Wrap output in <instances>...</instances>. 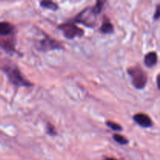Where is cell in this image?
<instances>
[{"mask_svg": "<svg viewBox=\"0 0 160 160\" xmlns=\"http://www.w3.org/2000/svg\"><path fill=\"white\" fill-rule=\"evenodd\" d=\"M128 74L131 78L133 85L137 89H143L148 82L146 73L138 67H130L128 70Z\"/></svg>", "mask_w": 160, "mask_h": 160, "instance_id": "1", "label": "cell"}, {"mask_svg": "<svg viewBox=\"0 0 160 160\" xmlns=\"http://www.w3.org/2000/svg\"><path fill=\"white\" fill-rule=\"evenodd\" d=\"M5 73L7 75L9 81L12 84L16 86H24V87H31L32 84L29 82L28 80L25 79L19 69L17 67H12V66H8L4 69Z\"/></svg>", "mask_w": 160, "mask_h": 160, "instance_id": "2", "label": "cell"}, {"mask_svg": "<svg viewBox=\"0 0 160 160\" xmlns=\"http://www.w3.org/2000/svg\"><path fill=\"white\" fill-rule=\"evenodd\" d=\"M59 29L63 34L64 37L68 39H73L76 37H81L84 35V31L73 23H62L59 25Z\"/></svg>", "mask_w": 160, "mask_h": 160, "instance_id": "3", "label": "cell"}, {"mask_svg": "<svg viewBox=\"0 0 160 160\" xmlns=\"http://www.w3.org/2000/svg\"><path fill=\"white\" fill-rule=\"evenodd\" d=\"M96 16L97 15L94 12L92 8H87L77 16V17L75 18V21L80 23H83L88 27H94L95 23Z\"/></svg>", "mask_w": 160, "mask_h": 160, "instance_id": "4", "label": "cell"}, {"mask_svg": "<svg viewBox=\"0 0 160 160\" xmlns=\"http://www.w3.org/2000/svg\"><path fill=\"white\" fill-rule=\"evenodd\" d=\"M37 48L41 51H49V50L62 48V45L59 42H56L54 39H52L48 36H45L43 39L39 41L37 44Z\"/></svg>", "mask_w": 160, "mask_h": 160, "instance_id": "5", "label": "cell"}, {"mask_svg": "<svg viewBox=\"0 0 160 160\" xmlns=\"http://www.w3.org/2000/svg\"><path fill=\"white\" fill-rule=\"evenodd\" d=\"M134 120L142 128H148L152 126V121L148 115L145 113H137L134 116Z\"/></svg>", "mask_w": 160, "mask_h": 160, "instance_id": "6", "label": "cell"}, {"mask_svg": "<svg viewBox=\"0 0 160 160\" xmlns=\"http://www.w3.org/2000/svg\"><path fill=\"white\" fill-rule=\"evenodd\" d=\"M0 47L4 48L9 52L15 51V38L9 37V38H0Z\"/></svg>", "mask_w": 160, "mask_h": 160, "instance_id": "7", "label": "cell"}, {"mask_svg": "<svg viewBox=\"0 0 160 160\" xmlns=\"http://www.w3.org/2000/svg\"><path fill=\"white\" fill-rule=\"evenodd\" d=\"M15 28L11 23L8 22H1L0 23V37H6L12 35L14 32Z\"/></svg>", "mask_w": 160, "mask_h": 160, "instance_id": "8", "label": "cell"}, {"mask_svg": "<svg viewBox=\"0 0 160 160\" xmlns=\"http://www.w3.org/2000/svg\"><path fill=\"white\" fill-rule=\"evenodd\" d=\"M158 57L156 52H150L145 57V65L148 68L154 67L157 63Z\"/></svg>", "mask_w": 160, "mask_h": 160, "instance_id": "9", "label": "cell"}, {"mask_svg": "<svg viewBox=\"0 0 160 160\" xmlns=\"http://www.w3.org/2000/svg\"><path fill=\"white\" fill-rule=\"evenodd\" d=\"M113 26H112V24L109 20L103 22L101 28H100V31L103 34H112L113 32Z\"/></svg>", "mask_w": 160, "mask_h": 160, "instance_id": "10", "label": "cell"}, {"mask_svg": "<svg viewBox=\"0 0 160 160\" xmlns=\"http://www.w3.org/2000/svg\"><path fill=\"white\" fill-rule=\"evenodd\" d=\"M41 6L44 8H47L48 9H52V10H57L59 9V6L56 3L53 2L51 0H42L41 2Z\"/></svg>", "mask_w": 160, "mask_h": 160, "instance_id": "11", "label": "cell"}, {"mask_svg": "<svg viewBox=\"0 0 160 160\" xmlns=\"http://www.w3.org/2000/svg\"><path fill=\"white\" fill-rule=\"evenodd\" d=\"M104 3H105V0H96V4L95 6L92 8L93 9L94 12H95L96 15H98V13H100L102 9L103 6H104Z\"/></svg>", "mask_w": 160, "mask_h": 160, "instance_id": "12", "label": "cell"}, {"mask_svg": "<svg viewBox=\"0 0 160 160\" xmlns=\"http://www.w3.org/2000/svg\"><path fill=\"white\" fill-rule=\"evenodd\" d=\"M113 139L117 142V143L120 144V145H128L129 141L128 139H127L126 138L123 137V136L120 135V134H114L113 135Z\"/></svg>", "mask_w": 160, "mask_h": 160, "instance_id": "13", "label": "cell"}, {"mask_svg": "<svg viewBox=\"0 0 160 160\" xmlns=\"http://www.w3.org/2000/svg\"><path fill=\"white\" fill-rule=\"evenodd\" d=\"M106 125H107L109 128H110L112 131H122V127L120 125H119L118 123H113L112 121H108L106 123Z\"/></svg>", "mask_w": 160, "mask_h": 160, "instance_id": "14", "label": "cell"}, {"mask_svg": "<svg viewBox=\"0 0 160 160\" xmlns=\"http://www.w3.org/2000/svg\"><path fill=\"white\" fill-rule=\"evenodd\" d=\"M47 133L51 136L56 135V131L55 127L51 123H47Z\"/></svg>", "mask_w": 160, "mask_h": 160, "instance_id": "15", "label": "cell"}, {"mask_svg": "<svg viewBox=\"0 0 160 160\" xmlns=\"http://www.w3.org/2000/svg\"><path fill=\"white\" fill-rule=\"evenodd\" d=\"M159 17V6H158L157 8H156V13L154 15V19L155 20H158Z\"/></svg>", "mask_w": 160, "mask_h": 160, "instance_id": "16", "label": "cell"}, {"mask_svg": "<svg viewBox=\"0 0 160 160\" xmlns=\"http://www.w3.org/2000/svg\"><path fill=\"white\" fill-rule=\"evenodd\" d=\"M106 160H116V159H112V158H108V159H106Z\"/></svg>", "mask_w": 160, "mask_h": 160, "instance_id": "17", "label": "cell"}]
</instances>
